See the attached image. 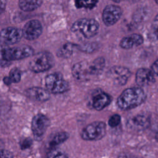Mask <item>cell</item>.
I'll list each match as a JSON object with an SVG mask.
<instances>
[{"mask_svg":"<svg viewBox=\"0 0 158 158\" xmlns=\"http://www.w3.org/2000/svg\"><path fill=\"white\" fill-rule=\"evenodd\" d=\"M1 158H14L12 154L7 150L1 149Z\"/></svg>","mask_w":158,"mask_h":158,"instance_id":"f1b7e54d","label":"cell"},{"mask_svg":"<svg viewBox=\"0 0 158 158\" xmlns=\"http://www.w3.org/2000/svg\"><path fill=\"white\" fill-rule=\"evenodd\" d=\"M146 99V94L141 87H132L125 89L117 99V106L123 110L134 109L142 104Z\"/></svg>","mask_w":158,"mask_h":158,"instance_id":"6da1fadb","label":"cell"},{"mask_svg":"<svg viewBox=\"0 0 158 158\" xmlns=\"http://www.w3.org/2000/svg\"><path fill=\"white\" fill-rule=\"evenodd\" d=\"M48 158H69V157L64 153L54 151L53 152L49 154V156Z\"/></svg>","mask_w":158,"mask_h":158,"instance_id":"83f0119b","label":"cell"},{"mask_svg":"<svg viewBox=\"0 0 158 158\" xmlns=\"http://www.w3.org/2000/svg\"><path fill=\"white\" fill-rule=\"evenodd\" d=\"M42 0H19V6L23 11L31 12L40 7Z\"/></svg>","mask_w":158,"mask_h":158,"instance_id":"ac0fdd59","label":"cell"},{"mask_svg":"<svg viewBox=\"0 0 158 158\" xmlns=\"http://www.w3.org/2000/svg\"><path fill=\"white\" fill-rule=\"evenodd\" d=\"M154 2L158 5V0H154Z\"/></svg>","mask_w":158,"mask_h":158,"instance_id":"d6a6232c","label":"cell"},{"mask_svg":"<svg viewBox=\"0 0 158 158\" xmlns=\"http://www.w3.org/2000/svg\"><path fill=\"white\" fill-rule=\"evenodd\" d=\"M155 139L158 142V132L155 135Z\"/></svg>","mask_w":158,"mask_h":158,"instance_id":"4dcf8cb0","label":"cell"},{"mask_svg":"<svg viewBox=\"0 0 158 158\" xmlns=\"http://www.w3.org/2000/svg\"><path fill=\"white\" fill-rule=\"evenodd\" d=\"M69 137L68 133L65 131H61L56 133L52 139L49 142V146L51 147H55L64 141H65Z\"/></svg>","mask_w":158,"mask_h":158,"instance_id":"44dd1931","label":"cell"},{"mask_svg":"<svg viewBox=\"0 0 158 158\" xmlns=\"http://www.w3.org/2000/svg\"><path fill=\"white\" fill-rule=\"evenodd\" d=\"M50 93L47 90L40 87H31L25 91V95L35 101L44 102L50 98Z\"/></svg>","mask_w":158,"mask_h":158,"instance_id":"4fadbf2b","label":"cell"},{"mask_svg":"<svg viewBox=\"0 0 158 158\" xmlns=\"http://www.w3.org/2000/svg\"><path fill=\"white\" fill-rule=\"evenodd\" d=\"M46 89L53 94H60L69 89V84L65 80L60 73L48 75L45 78Z\"/></svg>","mask_w":158,"mask_h":158,"instance_id":"5b68a950","label":"cell"},{"mask_svg":"<svg viewBox=\"0 0 158 158\" xmlns=\"http://www.w3.org/2000/svg\"><path fill=\"white\" fill-rule=\"evenodd\" d=\"M96 48L94 44H83V46H78V48L84 52H90L91 51H93L94 50V48Z\"/></svg>","mask_w":158,"mask_h":158,"instance_id":"4316f807","label":"cell"},{"mask_svg":"<svg viewBox=\"0 0 158 158\" xmlns=\"http://www.w3.org/2000/svg\"><path fill=\"white\" fill-rule=\"evenodd\" d=\"M75 48H78V46L71 43H66L57 51V56L62 58L70 57Z\"/></svg>","mask_w":158,"mask_h":158,"instance_id":"ffe728a7","label":"cell"},{"mask_svg":"<svg viewBox=\"0 0 158 158\" xmlns=\"http://www.w3.org/2000/svg\"><path fill=\"white\" fill-rule=\"evenodd\" d=\"M54 64V59L52 54L42 51L33 56L28 62V68L33 72L39 73L49 70Z\"/></svg>","mask_w":158,"mask_h":158,"instance_id":"7a4b0ae2","label":"cell"},{"mask_svg":"<svg viewBox=\"0 0 158 158\" xmlns=\"http://www.w3.org/2000/svg\"><path fill=\"white\" fill-rule=\"evenodd\" d=\"M71 30L73 32L79 31L85 38H89L97 34L99 23L93 19H81L73 23Z\"/></svg>","mask_w":158,"mask_h":158,"instance_id":"277c9868","label":"cell"},{"mask_svg":"<svg viewBox=\"0 0 158 158\" xmlns=\"http://www.w3.org/2000/svg\"><path fill=\"white\" fill-rule=\"evenodd\" d=\"M43 28L41 23L37 20H31L25 23L23 29V36L27 40H34L41 34Z\"/></svg>","mask_w":158,"mask_h":158,"instance_id":"30bf717a","label":"cell"},{"mask_svg":"<svg viewBox=\"0 0 158 158\" xmlns=\"http://www.w3.org/2000/svg\"><path fill=\"white\" fill-rule=\"evenodd\" d=\"M154 74L151 69L146 68L139 69L135 75V81L139 86H146L155 83Z\"/></svg>","mask_w":158,"mask_h":158,"instance_id":"7c38bea8","label":"cell"},{"mask_svg":"<svg viewBox=\"0 0 158 158\" xmlns=\"http://www.w3.org/2000/svg\"><path fill=\"white\" fill-rule=\"evenodd\" d=\"M98 2V0H75V4L78 9H91L96 5Z\"/></svg>","mask_w":158,"mask_h":158,"instance_id":"603a6c76","label":"cell"},{"mask_svg":"<svg viewBox=\"0 0 158 158\" xmlns=\"http://www.w3.org/2000/svg\"><path fill=\"white\" fill-rule=\"evenodd\" d=\"M34 50L28 45H21L20 46L9 48H2L1 51V60L7 62L23 59L33 56Z\"/></svg>","mask_w":158,"mask_h":158,"instance_id":"3957f363","label":"cell"},{"mask_svg":"<svg viewBox=\"0 0 158 158\" xmlns=\"http://www.w3.org/2000/svg\"><path fill=\"white\" fill-rule=\"evenodd\" d=\"M130 75V70L123 66H113L108 72L109 77L118 85H125Z\"/></svg>","mask_w":158,"mask_h":158,"instance_id":"ba28073f","label":"cell"},{"mask_svg":"<svg viewBox=\"0 0 158 158\" xmlns=\"http://www.w3.org/2000/svg\"><path fill=\"white\" fill-rule=\"evenodd\" d=\"M111 1H112L114 2H118L120 1V0H111Z\"/></svg>","mask_w":158,"mask_h":158,"instance_id":"1f68e13d","label":"cell"},{"mask_svg":"<svg viewBox=\"0 0 158 158\" xmlns=\"http://www.w3.org/2000/svg\"><path fill=\"white\" fill-rule=\"evenodd\" d=\"M151 70L155 75H158V59L151 65Z\"/></svg>","mask_w":158,"mask_h":158,"instance_id":"f546056e","label":"cell"},{"mask_svg":"<svg viewBox=\"0 0 158 158\" xmlns=\"http://www.w3.org/2000/svg\"><path fill=\"white\" fill-rule=\"evenodd\" d=\"M122 10L120 7L115 5L107 6L102 12V21L106 26H112L120 18Z\"/></svg>","mask_w":158,"mask_h":158,"instance_id":"8fae6325","label":"cell"},{"mask_svg":"<svg viewBox=\"0 0 158 158\" xmlns=\"http://www.w3.org/2000/svg\"><path fill=\"white\" fill-rule=\"evenodd\" d=\"M149 38L153 41L158 40V14L155 17L152 23Z\"/></svg>","mask_w":158,"mask_h":158,"instance_id":"7402d4cb","label":"cell"},{"mask_svg":"<svg viewBox=\"0 0 158 158\" xmlns=\"http://www.w3.org/2000/svg\"><path fill=\"white\" fill-rule=\"evenodd\" d=\"M106 125L103 122H94L86 125L81 133L83 139L96 141L102 138L106 135Z\"/></svg>","mask_w":158,"mask_h":158,"instance_id":"8992f818","label":"cell"},{"mask_svg":"<svg viewBox=\"0 0 158 158\" xmlns=\"http://www.w3.org/2000/svg\"><path fill=\"white\" fill-rule=\"evenodd\" d=\"M72 73L75 78L78 80H86L90 76L89 64L84 61L75 64L72 67Z\"/></svg>","mask_w":158,"mask_h":158,"instance_id":"5bb4252c","label":"cell"},{"mask_svg":"<svg viewBox=\"0 0 158 158\" xmlns=\"http://www.w3.org/2000/svg\"><path fill=\"white\" fill-rule=\"evenodd\" d=\"M143 41V37L141 35L133 33L123 38L120 42V46L123 49H129L142 44Z\"/></svg>","mask_w":158,"mask_h":158,"instance_id":"2e32d148","label":"cell"},{"mask_svg":"<svg viewBox=\"0 0 158 158\" xmlns=\"http://www.w3.org/2000/svg\"><path fill=\"white\" fill-rule=\"evenodd\" d=\"M105 65V62L103 57H98L92 63L89 64L90 75H99L103 70Z\"/></svg>","mask_w":158,"mask_h":158,"instance_id":"d6986e66","label":"cell"},{"mask_svg":"<svg viewBox=\"0 0 158 158\" xmlns=\"http://www.w3.org/2000/svg\"><path fill=\"white\" fill-rule=\"evenodd\" d=\"M121 122V117L118 114H114L112 115L109 120L108 124L110 127H116Z\"/></svg>","mask_w":158,"mask_h":158,"instance_id":"d4e9b609","label":"cell"},{"mask_svg":"<svg viewBox=\"0 0 158 158\" xmlns=\"http://www.w3.org/2000/svg\"><path fill=\"white\" fill-rule=\"evenodd\" d=\"M50 123L49 119L42 114L35 115L31 120V130L36 137H41L46 132Z\"/></svg>","mask_w":158,"mask_h":158,"instance_id":"9c48e42d","label":"cell"},{"mask_svg":"<svg viewBox=\"0 0 158 158\" xmlns=\"http://www.w3.org/2000/svg\"><path fill=\"white\" fill-rule=\"evenodd\" d=\"M33 141L32 139L30 138H24L20 143V146L22 149H26L31 147L32 145Z\"/></svg>","mask_w":158,"mask_h":158,"instance_id":"484cf974","label":"cell"},{"mask_svg":"<svg viewBox=\"0 0 158 158\" xmlns=\"http://www.w3.org/2000/svg\"><path fill=\"white\" fill-rule=\"evenodd\" d=\"M23 36L22 30L15 27H7L1 31V45L6 46L18 43Z\"/></svg>","mask_w":158,"mask_h":158,"instance_id":"52a82bcc","label":"cell"},{"mask_svg":"<svg viewBox=\"0 0 158 158\" xmlns=\"http://www.w3.org/2000/svg\"><path fill=\"white\" fill-rule=\"evenodd\" d=\"M111 97L107 93H100L94 96L93 106L97 110H101L107 107L111 102Z\"/></svg>","mask_w":158,"mask_h":158,"instance_id":"e0dca14e","label":"cell"},{"mask_svg":"<svg viewBox=\"0 0 158 158\" xmlns=\"http://www.w3.org/2000/svg\"><path fill=\"white\" fill-rule=\"evenodd\" d=\"M150 125V119L146 115L139 114L131 119L127 123V125L130 128L141 130L147 128Z\"/></svg>","mask_w":158,"mask_h":158,"instance_id":"9a60e30c","label":"cell"},{"mask_svg":"<svg viewBox=\"0 0 158 158\" xmlns=\"http://www.w3.org/2000/svg\"><path fill=\"white\" fill-rule=\"evenodd\" d=\"M9 78L11 83H18L21 79L20 70L17 68H13L9 72Z\"/></svg>","mask_w":158,"mask_h":158,"instance_id":"cb8c5ba5","label":"cell"}]
</instances>
